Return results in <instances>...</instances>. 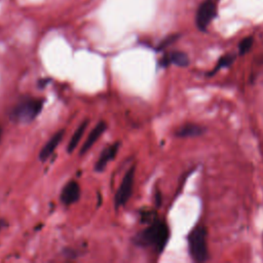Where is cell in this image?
Here are the masks:
<instances>
[{"instance_id":"obj_9","label":"cell","mask_w":263,"mask_h":263,"mask_svg":"<svg viewBox=\"0 0 263 263\" xmlns=\"http://www.w3.org/2000/svg\"><path fill=\"white\" fill-rule=\"evenodd\" d=\"M118 147L119 144L118 143H114L108 147H106L102 153L100 154L96 164H95V171L96 172H103L105 170V167L107 166L108 162L110 160H112L114 158V156L116 155L117 151H118Z\"/></svg>"},{"instance_id":"obj_3","label":"cell","mask_w":263,"mask_h":263,"mask_svg":"<svg viewBox=\"0 0 263 263\" xmlns=\"http://www.w3.org/2000/svg\"><path fill=\"white\" fill-rule=\"evenodd\" d=\"M189 253L192 259L196 262H203L208 260V246H206V229L202 225L195 226L188 235Z\"/></svg>"},{"instance_id":"obj_13","label":"cell","mask_w":263,"mask_h":263,"mask_svg":"<svg viewBox=\"0 0 263 263\" xmlns=\"http://www.w3.org/2000/svg\"><path fill=\"white\" fill-rule=\"evenodd\" d=\"M234 59H235V57H234V55H230V54H229V55H224V57H222V58L219 60V62H218L217 66L215 67V69H214L210 74L212 75L213 73L217 72V71L220 70L221 68H225V67L230 66V65L233 63Z\"/></svg>"},{"instance_id":"obj_2","label":"cell","mask_w":263,"mask_h":263,"mask_svg":"<svg viewBox=\"0 0 263 263\" xmlns=\"http://www.w3.org/2000/svg\"><path fill=\"white\" fill-rule=\"evenodd\" d=\"M43 100L36 98L22 99L9 112V117L17 123H29L33 121L41 112Z\"/></svg>"},{"instance_id":"obj_7","label":"cell","mask_w":263,"mask_h":263,"mask_svg":"<svg viewBox=\"0 0 263 263\" xmlns=\"http://www.w3.org/2000/svg\"><path fill=\"white\" fill-rule=\"evenodd\" d=\"M65 135V130L61 129L59 132H57L47 142L46 144L42 147L40 153H39V159L41 161H45L47 160L50 155L54 152V150L57 149V147L59 146V144L61 143V141L63 140Z\"/></svg>"},{"instance_id":"obj_8","label":"cell","mask_w":263,"mask_h":263,"mask_svg":"<svg viewBox=\"0 0 263 263\" xmlns=\"http://www.w3.org/2000/svg\"><path fill=\"white\" fill-rule=\"evenodd\" d=\"M107 128V124L105 121H100L97 123V125L91 129V132L88 134L84 144L82 145L81 149H80V155L86 153L91 147L92 145L99 140V138L104 134V132Z\"/></svg>"},{"instance_id":"obj_1","label":"cell","mask_w":263,"mask_h":263,"mask_svg":"<svg viewBox=\"0 0 263 263\" xmlns=\"http://www.w3.org/2000/svg\"><path fill=\"white\" fill-rule=\"evenodd\" d=\"M168 228L164 222L155 221L145 230H143L136 238L137 242L142 246L151 247L160 253L164 249L168 240Z\"/></svg>"},{"instance_id":"obj_4","label":"cell","mask_w":263,"mask_h":263,"mask_svg":"<svg viewBox=\"0 0 263 263\" xmlns=\"http://www.w3.org/2000/svg\"><path fill=\"white\" fill-rule=\"evenodd\" d=\"M134 178H135V166H130L124 177L122 178V181L116 191L115 194V206L119 208L122 206L123 204H125L133 192V186H134Z\"/></svg>"},{"instance_id":"obj_11","label":"cell","mask_w":263,"mask_h":263,"mask_svg":"<svg viewBox=\"0 0 263 263\" xmlns=\"http://www.w3.org/2000/svg\"><path fill=\"white\" fill-rule=\"evenodd\" d=\"M204 132V128L199 126V125H196V124H192V123H188V124H185L183 125L182 127H180L176 135L178 137H181V138H188V137H196V136H199L201 135L202 133Z\"/></svg>"},{"instance_id":"obj_6","label":"cell","mask_w":263,"mask_h":263,"mask_svg":"<svg viewBox=\"0 0 263 263\" xmlns=\"http://www.w3.org/2000/svg\"><path fill=\"white\" fill-rule=\"evenodd\" d=\"M61 201L65 205L75 203L80 197V187L76 181H69L61 192Z\"/></svg>"},{"instance_id":"obj_5","label":"cell","mask_w":263,"mask_h":263,"mask_svg":"<svg viewBox=\"0 0 263 263\" xmlns=\"http://www.w3.org/2000/svg\"><path fill=\"white\" fill-rule=\"evenodd\" d=\"M217 13V6L213 0H204L197 8L195 15L196 27L205 31Z\"/></svg>"},{"instance_id":"obj_12","label":"cell","mask_w":263,"mask_h":263,"mask_svg":"<svg viewBox=\"0 0 263 263\" xmlns=\"http://www.w3.org/2000/svg\"><path fill=\"white\" fill-rule=\"evenodd\" d=\"M165 59H166L165 65L168 63H173L180 67H186L189 64L188 55L182 51H174V52L170 53V55Z\"/></svg>"},{"instance_id":"obj_15","label":"cell","mask_w":263,"mask_h":263,"mask_svg":"<svg viewBox=\"0 0 263 263\" xmlns=\"http://www.w3.org/2000/svg\"><path fill=\"white\" fill-rule=\"evenodd\" d=\"M3 225H4V221H3V220H0V229L3 227Z\"/></svg>"},{"instance_id":"obj_10","label":"cell","mask_w":263,"mask_h":263,"mask_svg":"<svg viewBox=\"0 0 263 263\" xmlns=\"http://www.w3.org/2000/svg\"><path fill=\"white\" fill-rule=\"evenodd\" d=\"M87 125H88V119H85V120H83V121L78 125V127L75 129V132H74V134L72 135V137H71V139H70V141H69V143H68V146H67V151H68L69 153L73 152V151L76 149V147H77L78 143L80 142V140H81V138H82V136H83V134H84V132H85Z\"/></svg>"},{"instance_id":"obj_14","label":"cell","mask_w":263,"mask_h":263,"mask_svg":"<svg viewBox=\"0 0 263 263\" xmlns=\"http://www.w3.org/2000/svg\"><path fill=\"white\" fill-rule=\"evenodd\" d=\"M253 42H254V39H253V37H251V36L243 38V39L240 41L239 45H238L239 53H240V54H245L246 52H248V51L250 50V48L252 47Z\"/></svg>"},{"instance_id":"obj_16","label":"cell","mask_w":263,"mask_h":263,"mask_svg":"<svg viewBox=\"0 0 263 263\" xmlns=\"http://www.w3.org/2000/svg\"><path fill=\"white\" fill-rule=\"evenodd\" d=\"M1 134H2V129H1V127H0V138H1Z\"/></svg>"}]
</instances>
